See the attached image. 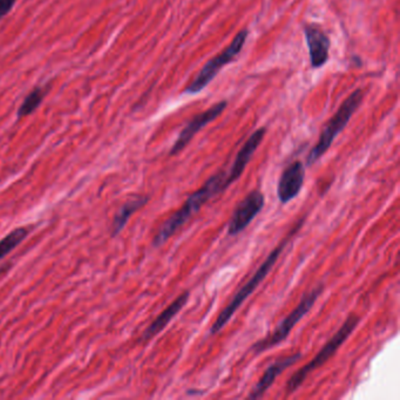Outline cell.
I'll use <instances>...</instances> for the list:
<instances>
[{
	"label": "cell",
	"mask_w": 400,
	"mask_h": 400,
	"mask_svg": "<svg viewBox=\"0 0 400 400\" xmlns=\"http://www.w3.org/2000/svg\"><path fill=\"white\" fill-rule=\"evenodd\" d=\"M249 35L248 30H242L235 35V38L232 39V44L222 51L220 54L211 58L197 73L196 77L187 86L185 89V94L195 95L199 94L200 92L204 91V88H207L208 85L214 80L216 75L220 73V70L232 63L236 59V56H239L243 47L246 45V39Z\"/></svg>",
	"instance_id": "cell-6"
},
{
	"label": "cell",
	"mask_w": 400,
	"mask_h": 400,
	"mask_svg": "<svg viewBox=\"0 0 400 400\" xmlns=\"http://www.w3.org/2000/svg\"><path fill=\"white\" fill-rule=\"evenodd\" d=\"M187 394H188V396H197V394H204V391H199V392H197V390H189L187 391Z\"/></svg>",
	"instance_id": "cell-18"
},
{
	"label": "cell",
	"mask_w": 400,
	"mask_h": 400,
	"mask_svg": "<svg viewBox=\"0 0 400 400\" xmlns=\"http://www.w3.org/2000/svg\"><path fill=\"white\" fill-rule=\"evenodd\" d=\"M363 101L362 89H356L345 99L336 114L327 121L320 134V140L313 146L306 156V165L311 167L313 163H316L334 144L335 139L344 130L345 127L348 126L349 121L351 120L352 115L358 109L359 106Z\"/></svg>",
	"instance_id": "cell-4"
},
{
	"label": "cell",
	"mask_w": 400,
	"mask_h": 400,
	"mask_svg": "<svg viewBox=\"0 0 400 400\" xmlns=\"http://www.w3.org/2000/svg\"><path fill=\"white\" fill-rule=\"evenodd\" d=\"M227 106H228V101L222 100V101L215 104L213 107L207 109V111L194 116L193 119L190 120L189 123H187V126L181 130L177 140L170 148L169 155L175 156V155L180 154L202 128L207 126L208 123L215 121L218 116L221 115L222 113L225 112Z\"/></svg>",
	"instance_id": "cell-8"
},
{
	"label": "cell",
	"mask_w": 400,
	"mask_h": 400,
	"mask_svg": "<svg viewBox=\"0 0 400 400\" xmlns=\"http://www.w3.org/2000/svg\"><path fill=\"white\" fill-rule=\"evenodd\" d=\"M189 292H182L179 297H176L175 301H173V302L155 318L154 322L146 329L144 335H142V341H149L151 338H154L155 336H158V335L175 318L176 315L186 306L187 303L189 301Z\"/></svg>",
	"instance_id": "cell-13"
},
{
	"label": "cell",
	"mask_w": 400,
	"mask_h": 400,
	"mask_svg": "<svg viewBox=\"0 0 400 400\" xmlns=\"http://www.w3.org/2000/svg\"><path fill=\"white\" fill-rule=\"evenodd\" d=\"M46 91L42 87H37L25 98L24 101L21 104L20 107L18 109V119L25 118V116L31 115L39 106L42 105V100L45 99Z\"/></svg>",
	"instance_id": "cell-15"
},
{
	"label": "cell",
	"mask_w": 400,
	"mask_h": 400,
	"mask_svg": "<svg viewBox=\"0 0 400 400\" xmlns=\"http://www.w3.org/2000/svg\"><path fill=\"white\" fill-rule=\"evenodd\" d=\"M27 234V229L17 228L5 236L3 239H0V260L8 255L12 250L15 249L24 241Z\"/></svg>",
	"instance_id": "cell-16"
},
{
	"label": "cell",
	"mask_w": 400,
	"mask_h": 400,
	"mask_svg": "<svg viewBox=\"0 0 400 400\" xmlns=\"http://www.w3.org/2000/svg\"><path fill=\"white\" fill-rule=\"evenodd\" d=\"M359 322H361V317L351 313L345 320L343 325L339 327V330L330 338V341L327 342V344L320 349V351L306 365L297 370V373H294L289 378L287 387H285V394L289 396V394H294L295 391L299 390V387H302L303 383L306 382V377L309 376L310 373H313L315 370L323 366L329 359L332 358L342 345L348 341L352 332L356 330V327H358Z\"/></svg>",
	"instance_id": "cell-3"
},
{
	"label": "cell",
	"mask_w": 400,
	"mask_h": 400,
	"mask_svg": "<svg viewBox=\"0 0 400 400\" xmlns=\"http://www.w3.org/2000/svg\"><path fill=\"white\" fill-rule=\"evenodd\" d=\"M324 285H317L316 288H313L311 292H308L303 296L299 306L275 327V330L271 334L268 335L265 337L262 338L260 341H257L255 344L251 346V352L254 355H261L264 351H267L269 349L275 348L277 345L281 344L282 342H285L289 337V335L292 332V329L301 322L303 317L313 309L317 299H320V296L323 294Z\"/></svg>",
	"instance_id": "cell-5"
},
{
	"label": "cell",
	"mask_w": 400,
	"mask_h": 400,
	"mask_svg": "<svg viewBox=\"0 0 400 400\" xmlns=\"http://www.w3.org/2000/svg\"><path fill=\"white\" fill-rule=\"evenodd\" d=\"M306 45L309 49L310 63L313 68L323 67L329 60L331 42L327 33L315 24L304 26Z\"/></svg>",
	"instance_id": "cell-10"
},
{
	"label": "cell",
	"mask_w": 400,
	"mask_h": 400,
	"mask_svg": "<svg viewBox=\"0 0 400 400\" xmlns=\"http://www.w3.org/2000/svg\"><path fill=\"white\" fill-rule=\"evenodd\" d=\"M302 225L303 220L299 221V225H296L292 232L269 254V256L264 260L263 263L261 264L249 281L246 282V285L241 287L239 292L232 296V301L227 304L225 309L222 310L216 320L211 325V330H209L211 336L218 335L228 324L229 320H232V316L237 313V310L242 306L243 303L246 302L248 297L260 287L261 283L264 281V278L267 277V275L270 273L271 269L274 268L275 264L281 256L285 246L288 244L289 239H292V236L295 235L296 232H299V229Z\"/></svg>",
	"instance_id": "cell-2"
},
{
	"label": "cell",
	"mask_w": 400,
	"mask_h": 400,
	"mask_svg": "<svg viewBox=\"0 0 400 400\" xmlns=\"http://www.w3.org/2000/svg\"><path fill=\"white\" fill-rule=\"evenodd\" d=\"M17 0H0V20L10 13Z\"/></svg>",
	"instance_id": "cell-17"
},
{
	"label": "cell",
	"mask_w": 400,
	"mask_h": 400,
	"mask_svg": "<svg viewBox=\"0 0 400 400\" xmlns=\"http://www.w3.org/2000/svg\"><path fill=\"white\" fill-rule=\"evenodd\" d=\"M148 201H149V197L148 196H135L133 199H130V201H127L126 204L120 208V211H118V214L115 215V218L113 220L112 235H118L125 228V225H127V222L130 220V216L135 211H139L140 208L144 207Z\"/></svg>",
	"instance_id": "cell-14"
},
{
	"label": "cell",
	"mask_w": 400,
	"mask_h": 400,
	"mask_svg": "<svg viewBox=\"0 0 400 400\" xmlns=\"http://www.w3.org/2000/svg\"><path fill=\"white\" fill-rule=\"evenodd\" d=\"M302 358L301 352H296L292 356H285L283 358H280L276 362L269 365L263 376L261 377V380L257 382L256 385L253 387V390L250 391L249 399H258L263 397V394L269 390V387H273L275 380L280 375L285 373V370L290 366L295 365L299 359Z\"/></svg>",
	"instance_id": "cell-12"
},
{
	"label": "cell",
	"mask_w": 400,
	"mask_h": 400,
	"mask_svg": "<svg viewBox=\"0 0 400 400\" xmlns=\"http://www.w3.org/2000/svg\"><path fill=\"white\" fill-rule=\"evenodd\" d=\"M265 199L260 190H251L249 194H246V196L237 204L232 213L228 225V235H237L248 228V225L263 209Z\"/></svg>",
	"instance_id": "cell-7"
},
{
	"label": "cell",
	"mask_w": 400,
	"mask_h": 400,
	"mask_svg": "<svg viewBox=\"0 0 400 400\" xmlns=\"http://www.w3.org/2000/svg\"><path fill=\"white\" fill-rule=\"evenodd\" d=\"M265 133H267V130L264 127L258 128L250 135L249 139L246 141V144L241 147L239 153L236 155L230 172L227 174V177H225V187L227 188L232 186V183L236 182L242 176L243 173L246 170V165L253 158L257 148L260 147L261 142L263 141Z\"/></svg>",
	"instance_id": "cell-11"
},
{
	"label": "cell",
	"mask_w": 400,
	"mask_h": 400,
	"mask_svg": "<svg viewBox=\"0 0 400 400\" xmlns=\"http://www.w3.org/2000/svg\"><path fill=\"white\" fill-rule=\"evenodd\" d=\"M306 181V165L302 161L292 162L282 173L278 180L277 196L281 204H289L299 196Z\"/></svg>",
	"instance_id": "cell-9"
},
{
	"label": "cell",
	"mask_w": 400,
	"mask_h": 400,
	"mask_svg": "<svg viewBox=\"0 0 400 400\" xmlns=\"http://www.w3.org/2000/svg\"><path fill=\"white\" fill-rule=\"evenodd\" d=\"M225 177L227 173L218 172V174L211 176L209 179L204 182V186L200 189L194 192L186 202L183 204L182 207L177 209L167 221L161 225V228L158 229L154 239H153V246L155 248L163 246L174 234L177 232L181 227L186 225L193 215L196 214L204 204L213 197L218 196V194L223 193L227 187H225Z\"/></svg>",
	"instance_id": "cell-1"
}]
</instances>
